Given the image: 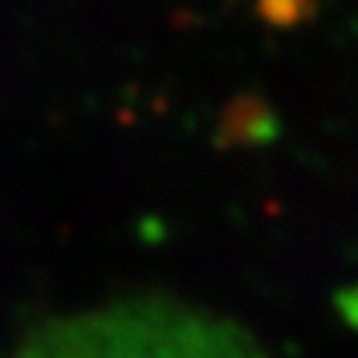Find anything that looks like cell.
<instances>
[{"instance_id": "2", "label": "cell", "mask_w": 358, "mask_h": 358, "mask_svg": "<svg viewBox=\"0 0 358 358\" xmlns=\"http://www.w3.org/2000/svg\"><path fill=\"white\" fill-rule=\"evenodd\" d=\"M282 133L277 110L257 94H237L220 113L217 144L220 147H265Z\"/></svg>"}, {"instance_id": "4", "label": "cell", "mask_w": 358, "mask_h": 358, "mask_svg": "<svg viewBox=\"0 0 358 358\" xmlns=\"http://www.w3.org/2000/svg\"><path fill=\"white\" fill-rule=\"evenodd\" d=\"M333 308L341 316V322L358 333V285H344L333 294Z\"/></svg>"}, {"instance_id": "3", "label": "cell", "mask_w": 358, "mask_h": 358, "mask_svg": "<svg viewBox=\"0 0 358 358\" xmlns=\"http://www.w3.org/2000/svg\"><path fill=\"white\" fill-rule=\"evenodd\" d=\"M316 6L313 3H299V0H280V3H262L257 6V15L268 23V26H277V29H291L305 23L308 17H313Z\"/></svg>"}, {"instance_id": "1", "label": "cell", "mask_w": 358, "mask_h": 358, "mask_svg": "<svg viewBox=\"0 0 358 358\" xmlns=\"http://www.w3.org/2000/svg\"><path fill=\"white\" fill-rule=\"evenodd\" d=\"M17 358H265L251 333L169 299H133L45 322Z\"/></svg>"}]
</instances>
